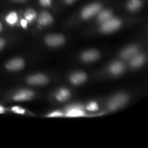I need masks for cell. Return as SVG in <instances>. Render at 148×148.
Masks as SVG:
<instances>
[{
	"label": "cell",
	"instance_id": "obj_15",
	"mask_svg": "<svg viewBox=\"0 0 148 148\" xmlns=\"http://www.w3.org/2000/svg\"><path fill=\"white\" fill-rule=\"evenodd\" d=\"M141 0H130L127 3V8L132 12L137 11V10H139L141 7Z\"/></svg>",
	"mask_w": 148,
	"mask_h": 148
},
{
	"label": "cell",
	"instance_id": "obj_23",
	"mask_svg": "<svg viewBox=\"0 0 148 148\" xmlns=\"http://www.w3.org/2000/svg\"><path fill=\"white\" fill-rule=\"evenodd\" d=\"M63 116V114L59 111H55V112L51 113V114H49V117H58V116Z\"/></svg>",
	"mask_w": 148,
	"mask_h": 148
},
{
	"label": "cell",
	"instance_id": "obj_29",
	"mask_svg": "<svg viewBox=\"0 0 148 148\" xmlns=\"http://www.w3.org/2000/svg\"><path fill=\"white\" fill-rule=\"evenodd\" d=\"M2 30V25H1V23L0 22V32Z\"/></svg>",
	"mask_w": 148,
	"mask_h": 148
},
{
	"label": "cell",
	"instance_id": "obj_25",
	"mask_svg": "<svg viewBox=\"0 0 148 148\" xmlns=\"http://www.w3.org/2000/svg\"><path fill=\"white\" fill-rule=\"evenodd\" d=\"M21 25L23 27H25L27 25V21L26 20H21Z\"/></svg>",
	"mask_w": 148,
	"mask_h": 148
},
{
	"label": "cell",
	"instance_id": "obj_7",
	"mask_svg": "<svg viewBox=\"0 0 148 148\" xmlns=\"http://www.w3.org/2000/svg\"><path fill=\"white\" fill-rule=\"evenodd\" d=\"M82 107L79 106H72L69 107L66 112V116L69 117L82 116L85 115V113L82 111Z\"/></svg>",
	"mask_w": 148,
	"mask_h": 148
},
{
	"label": "cell",
	"instance_id": "obj_5",
	"mask_svg": "<svg viewBox=\"0 0 148 148\" xmlns=\"http://www.w3.org/2000/svg\"><path fill=\"white\" fill-rule=\"evenodd\" d=\"M27 82L30 85H42L47 83L48 78L45 75H41V74H37V75L29 77L27 79Z\"/></svg>",
	"mask_w": 148,
	"mask_h": 148
},
{
	"label": "cell",
	"instance_id": "obj_18",
	"mask_svg": "<svg viewBox=\"0 0 148 148\" xmlns=\"http://www.w3.org/2000/svg\"><path fill=\"white\" fill-rule=\"evenodd\" d=\"M17 14L14 12H12L10 14H8L6 17V21L7 23L10 25H13L17 22Z\"/></svg>",
	"mask_w": 148,
	"mask_h": 148
},
{
	"label": "cell",
	"instance_id": "obj_21",
	"mask_svg": "<svg viewBox=\"0 0 148 148\" xmlns=\"http://www.w3.org/2000/svg\"><path fill=\"white\" fill-rule=\"evenodd\" d=\"M12 111L13 112L16 113V114H23L25 113V110L23 108H20V107H13L12 108Z\"/></svg>",
	"mask_w": 148,
	"mask_h": 148
},
{
	"label": "cell",
	"instance_id": "obj_22",
	"mask_svg": "<svg viewBox=\"0 0 148 148\" xmlns=\"http://www.w3.org/2000/svg\"><path fill=\"white\" fill-rule=\"evenodd\" d=\"M39 2L43 7H49L51 4V0H39Z\"/></svg>",
	"mask_w": 148,
	"mask_h": 148
},
{
	"label": "cell",
	"instance_id": "obj_10",
	"mask_svg": "<svg viewBox=\"0 0 148 148\" xmlns=\"http://www.w3.org/2000/svg\"><path fill=\"white\" fill-rule=\"evenodd\" d=\"M38 23L40 25H49L53 23V17H52L51 14H49L47 12H43L39 16Z\"/></svg>",
	"mask_w": 148,
	"mask_h": 148
},
{
	"label": "cell",
	"instance_id": "obj_12",
	"mask_svg": "<svg viewBox=\"0 0 148 148\" xmlns=\"http://www.w3.org/2000/svg\"><path fill=\"white\" fill-rule=\"evenodd\" d=\"M137 48L136 46H130V47L127 48V49H124L121 53V57L124 58V59H131L133 56H135L137 53Z\"/></svg>",
	"mask_w": 148,
	"mask_h": 148
},
{
	"label": "cell",
	"instance_id": "obj_19",
	"mask_svg": "<svg viewBox=\"0 0 148 148\" xmlns=\"http://www.w3.org/2000/svg\"><path fill=\"white\" fill-rule=\"evenodd\" d=\"M25 20L27 22L32 21V20H33L36 17V12L33 10H32V9H28L25 12Z\"/></svg>",
	"mask_w": 148,
	"mask_h": 148
},
{
	"label": "cell",
	"instance_id": "obj_13",
	"mask_svg": "<svg viewBox=\"0 0 148 148\" xmlns=\"http://www.w3.org/2000/svg\"><path fill=\"white\" fill-rule=\"evenodd\" d=\"M124 65L121 62H114L110 66V71L115 75H119L124 72Z\"/></svg>",
	"mask_w": 148,
	"mask_h": 148
},
{
	"label": "cell",
	"instance_id": "obj_17",
	"mask_svg": "<svg viewBox=\"0 0 148 148\" xmlns=\"http://www.w3.org/2000/svg\"><path fill=\"white\" fill-rule=\"evenodd\" d=\"M69 95H70V93L69 90L66 89H62L56 94V99L59 101H66L67 98H69Z\"/></svg>",
	"mask_w": 148,
	"mask_h": 148
},
{
	"label": "cell",
	"instance_id": "obj_4",
	"mask_svg": "<svg viewBox=\"0 0 148 148\" xmlns=\"http://www.w3.org/2000/svg\"><path fill=\"white\" fill-rule=\"evenodd\" d=\"M46 43L49 46L56 47L64 43V38L61 35H50L46 38Z\"/></svg>",
	"mask_w": 148,
	"mask_h": 148
},
{
	"label": "cell",
	"instance_id": "obj_24",
	"mask_svg": "<svg viewBox=\"0 0 148 148\" xmlns=\"http://www.w3.org/2000/svg\"><path fill=\"white\" fill-rule=\"evenodd\" d=\"M4 44H5V40L3 38H0V50L4 47Z\"/></svg>",
	"mask_w": 148,
	"mask_h": 148
},
{
	"label": "cell",
	"instance_id": "obj_14",
	"mask_svg": "<svg viewBox=\"0 0 148 148\" xmlns=\"http://www.w3.org/2000/svg\"><path fill=\"white\" fill-rule=\"evenodd\" d=\"M145 61V56L144 55H135L132 59L131 65L134 67H139L144 64Z\"/></svg>",
	"mask_w": 148,
	"mask_h": 148
},
{
	"label": "cell",
	"instance_id": "obj_28",
	"mask_svg": "<svg viewBox=\"0 0 148 148\" xmlns=\"http://www.w3.org/2000/svg\"><path fill=\"white\" fill-rule=\"evenodd\" d=\"M12 1H17V2H21V1H25V0H12Z\"/></svg>",
	"mask_w": 148,
	"mask_h": 148
},
{
	"label": "cell",
	"instance_id": "obj_16",
	"mask_svg": "<svg viewBox=\"0 0 148 148\" xmlns=\"http://www.w3.org/2000/svg\"><path fill=\"white\" fill-rule=\"evenodd\" d=\"M111 17H112V13L110 10H103L98 14V20L100 23H103L111 18Z\"/></svg>",
	"mask_w": 148,
	"mask_h": 148
},
{
	"label": "cell",
	"instance_id": "obj_1",
	"mask_svg": "<svg viewBox=\"0 0 148 148\" xmlns=\"http://www.w3.org/2000/svg\"><path fill=\"white\" fill-rule=\"evenodd\" d=\"M128 101V97L124 93L117 94L113 97L108 103V108L111 111H115L118 108H121Z\"/></svg>",
	"mask_w": 148,
	"mask_h": 148
},
{
	"label": "cell",
	"instance_id": "obj_9",
	"mask_svg": "<svg viewBox=\"0 0 148 148\" xmlns=\"http://www.w3.org/2000/svg\"><path fill=\"white\" fill-rule=\"evenodd\" d=\"M33 92L30 90H21L17 92L14 96V100L16 101H27L33 98Z\"/></svg>",
	"mask_w": 148,
	"mask_h": 148
},
{
	"label": "cell",
	"instance_id": "obj_20",
	"mask_svg": "<svg viewBox=\"0 0 148 148\" xmlns=\"http://www.w3.org/2000/svg\"><path fill=\"white\" fill-rule=\"evenodd\" d=\"M87 108H88V110H89V111H96V110L98 108V104L95 102H92L88 106Z\"/></svg>",
	"mask_w": 148,
	"mask_h": 148
},
{
	"label": "cell",
	"instance_id": "obj_2",
	"mask_svg": "<svg viewBox=\"0 0 148 148\" xmlns=\"http://www.w3.org/2000/svg\"><path fill=\"white\" fill-rule=\"evenodd\" d=\"M121 24V20H119V19L110 18L109 20L103 23L101 30L105 33H111V32L119 28Z\"/></svg>",
	"mask_w": 148,
	"mask_h": 148
},
{
	"label": "cell",
	"instance_id": "obj_3",
	"mask_svg": "<svg viewBox=\"0 0 148 148\" xmlns=\"http://www.w3.org/2000/svg\"><path fill=\"white\" fill-rule=\"evenodd\" d=\"M101 10V5L98 3H93L87 6L82 12V16L84 19H89L95 15Z\"/></svg>",
	"mask_w": 148,
	"mask_h": 148
},
{
	"label": "cell",
	"instance_id": "obj_8",
	"mask_svg": "<svg viewBox=\"0 0 148 148\" xmlns=\"http://www.w3.org/2000/svg\"><path fill=\"white\" fill-rule=\"evenodd\" d=\"M98 57H99V53L95 50L87 51L82 54V60L88 62L96 60L98 59Z\"/></svg>",
	"mask_w": 148,
	"mask_h": 148
},
{
	"label": "cell",
	"instance_id": "obj_11",
	"mask_svg": "<svg viewBox=\"0 0 148 148\" xmlns=\"http://www.w3.org/2000/svg\"><path fill=\"white\" fill-rule=\"evenodd\" d=\"M87 79V76L83 72H76L71 76L70 80L75 85H79L85 82Z\"/></svg>",
	"mask_w": 148,
	"mask_h": 148
},
{
	"label": "cell",
	"instance_id": "obj_26",
	"mask_svg": "<svg viewBox=\"0 0 148 148\" xmlns=\"http://www.w3.org/2000/svg\"><path fill=\"white\" fill-rule=\"evenodd\" d=\"M75 1H76V0H65V2H66V4H72V3H73Z\"/></svg>",
	"mask_w": 148,
	"mask_h": 148
},
{
	"label": "cell",
	"instance_id": "obj_27",
	"mask_svg": "<svg viewBox=\"0 0 148 148\" xmlns=\"http://www.w3.org/2000/svg\"><path fill=\"white\" fill-rule=\"evenodd\" d=\"M5 111V109L4 108V107H2L1 106H0V114H3Z\"/></svg>",
	"mask_w": 148,
	"mask_h": 148
},
{
	"label": "cell",
	"instance_id": "obj_6",
	"mask_svg": "<svg viewBox=\"0 0 148 148\" xmlns=\"http://www.w3.org/2000/svg\"><path fill=\"white\" fill-rule=\"evenodd\" d=\"M24 66V61L20 58H15L9 61L6 64V68L10 71H17L23 69Z\"/></svg>",
	"mask_w": 148,
	"mask_h": 148
}]
</instances>
